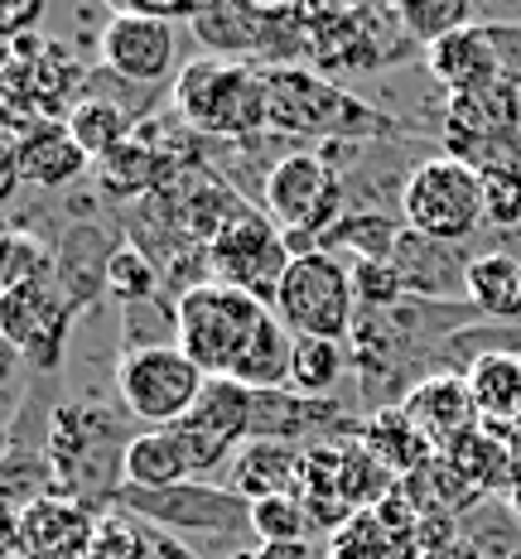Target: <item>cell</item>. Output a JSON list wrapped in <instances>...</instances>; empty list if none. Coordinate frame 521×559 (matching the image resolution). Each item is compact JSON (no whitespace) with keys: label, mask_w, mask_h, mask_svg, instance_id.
Masks as SVG:
<instances>
[{"label":"cell","mask_w":521,"mask_h":559,"mask_svg":"<svg viewBox=\"0 0 521 559\" xmlns=\"http://www.w3.org/2000/svg\"><path fill=\"white\" fill-rule=\"evenodd\" d=\"M232 559H257V550H241V555H232Z\"/></svg>","instance_id":"obj_42"},{"label":"cell","mask_w":521,"mask_h":559,"mask_svg":"<svg viewBox=\"0 0 521 559\" xmlns=\"http://www.w3.org/2000/svg\"><path fill=\"white\" fill-rule=\"evenodd\" d=\"M391 265H396L401 289L411 299H439V305H463L469 299V261L449 241H430L405 227Z\"/></svg>","instance_id":"obj_19"},{"label":"cell","mask_w":521,"mask_h":559,"mask_svg":"<svg viewBox=\"0 0 521 559\" xmlns=\"http://www.w3.org/2000/svg\"><path fill=\"white\" fill-rule=\"evenodd\" d=\"M257 559H315V550L305 545H257Z\"/></svg>","instance_id":"obj_41"},{"label":"cell","mask_w":521,"mask_h":559,"mask_svg":"<svg viewBox=\"0 0 521 559\" xmlns=\"http://www.w3.org/2000/svg\"><path fill=\"white\" fill-rule=\"evenodd\" d=\"M116 507L141 516L145 526L193 545V550H223L227 559L257 550L251 502L227 483H174V487H121Z\"/></svg>","instance_id":"obj_4"},{"label":"cell","mask_w":521,"mask_h":559,"mask_svg":"<svg viewBox=\"0 0 521 559\" xmlns=\"http://www.w3.org/2000/svg\"><path fill=\"white\" fill-rule=\"evenodd\" d=\"M5 155L15 159L20 183H34L44 193L68 189V183H78L92 169L87 150L73 140L68 121H10Z\"/></svg>","instance_id":"obj_16"},{"label":"cell","mask_w":521,"mask_h":559,"mask_svg":"<svg viewBox=\"0 0 521 559\" xmlns=\"http://www.w3.org/2000/svg\"><path fill=\"white\" fill-rule=\"evenodd\" d=\"M469 305L493 323H521V261L488 251L469 261Z\"/></svg>","instance_id":"obj_25"},{"label":"cell","mask_w":521,"mask_h":559,"mask_svg":"<svg viewBox=\"0 0 521 559\" xmlns=\"http://www.w3.org/2000/svg\"><path fill=\"white\" fill-rule=\"evenodd\" d=\"M126 247V237H116L102 223H73L58 231L54 241V285L63 289V299L73 313L97 309L111 295V261Z\"/></svg>","instance_id":"obj_15"},{"label":"cell","mask_w":521,"mask_h":559,"mask_svg":"<svg viewBox=\"0 0 521 559\" xmlns=\"http://www.w3.org/2000/svg\"><path fill=\"white\" fill-rule=\"evenodd\" d=\"M497 58H502V83L521 92V20H488Z\"/></svg>","instance_id":"obj_38"},{"label":"cell","mask_w":521,"mask_h":559,"mask_svg":"<svg viewBox=\"0 0 521 559\" xmlns=\"http://www.w3.org/2000/svg\"><path fill=\"white\" fill-rule=\"evenodd\" d=\"M73 323H78V313L54 280L0 289V333H5V347H15L34 371H44V377H54V371L63 367Z\"/></svg>","instance_id":"obj_13"},{"label":"cell","mask_w":521,"mask_h":559,"mask_svg":"<svg viewBox=\"0 0 521 559\" xmlns=\"http://www.w3.org/2000/svg\"><path fill=\"white\" fill-rule=\"evenodd\" d=\"M97 53L102 68L135 87L159 92V83L174 73L179 63V25H165L155 15H141V10L116 5L107 29L97 34Z\"/></svg>","instance_id":"obj_14"},{"label":"cell","mask_w":521,"mask_h":559,"mask_svg":"<svg viewBox=\"0 0 521 559\" xmlns=\"http://www.w3.org/2000/svg\"><path fill=\"white\" fill-rule=\"evenodd\" d=\"M323 559H425V550L415 535L391 531L377 511H357L353 521H343V526L329 535Z\"/></svg>","instance_id":"obj_28"},{"label":"cell","mask_w":521,"mask_h":559,"mask_svg":"<svg viewBox=\"0 0 521 559\" xmlns=\"http://www.w3.org/2000/svg\"><path fill=\"white\" fill-rule=\"evenodd\" d=\"M421 63L430 73V83L445 87V97H463V92H483V87L502 83V58H497L488 20L439 39L435 49H425Z\"/></svg>","instance_id":"obj_20"},{"label":"cell","mask_w":521,"mask_h":559,"mask_svg":"<svg viewBox=\"0 0 521 559\" xmlns=\"http://www.w3.org/2000/svg\"><path fill=\"white\" fill-rule=\"evenodd\" d=\"M193 483V459L174 429H145L126 449V487H174Z\"/></svg>","instance_id":"obj_27"},{"label":"cell","mask_w":521,"mask_h":559,"mask_svg":"<svg viewBox=\"0 0 521 559\" xmlns=\"http://www.w3.org/2000/svg\"><path fill=\"white\" fill-rule=\"evenodd\" d=\"M401 411L411 415V425L430 439L435 453H449L459 439H469L473 429H483L478 405L469 395V381L459 371H439V377L421 381L411 395L401 401Z\"/></svg>","instance_id":"obj_18"},{"label":"cell","mask_w":521,"mask_h":559,"mask_svg":"<svg viewBox=\"0 0 521 559\" xmlns=\"http://www.w3.org/2000/svg\"><path fill=\"white\" fill-rule=\"evenodd\" d=\"M353 371L347 362V343H329V337H295V362H289V391L319 395L329 401L339 381Z\"/></svg>","instance_id":"obj_33"},{"label":"cell","mask_w":521,"mask_h":559,"mask_svg":"<svg viewBox=\"0 0 521 559\" xmlns=\"http://www.w3.org/2000/svg\"><path fill=\"white\" fill-rule=\"evenodd\" d=\"M363 444L372 449V459L387 468L391 477H411L415 468H425V463L435 459L430 439L421 435V429L411 425V415L401 411V405H391V411H377L367 415V429H363Z\"/></svg>","instance_id":"obj_24"},{"label":"cell","mask_w":521,"mask_h":559,"mask_svg":"<svg viewBox=\"0 0 521 559\" xmlns=\"http://www.w3.org/2000/svg\"><path fill=\"white\" fill-rule=\"evenodd\" d=\"M445 459H449V468L483 497V502H493V497H512V453H507V444L493 435L488 425L473 429L469 439H459Z\"/></svg>","instance_id":"obj_26"},{"label":"cell","mask_w":521,"mask_h":559,"mask_svg":"<svg viewBox=\"0 0 521 559\" xmlns=\"http://www.w3.org/2000/svg\"><path fill=\"white\" fill-rule=\"evenodd\" d=\"M275 313L295 337H329V343H353L357 329V295L347 261L333 251H315L289 261L285 285L275 295Z\"/></svg>","instance_id":"obj_8"},{"label":"cell","mask_w":521,"mask_h":559,"mask_svg":"<svg viewBox=\"0 0 521 559\" xmlns=\"http://www.w3.org/2000/svg\"><path fill=\"white\" fill-rule=\"evenodd\" d=\"M174 435L183 439V449L193 459V483H213L217 473L227 477L232 459L251 439V386L227 377H208L199 405L174 425Z\"/></svg>","instance_id":"obj_12"},{"label":"cell","mask_w":521,"mask_h":559,"mask_svg":"<svg viewBox=\"0 0 521 559\" xmlns=\"http://www.w3.org/2000/svg\"><path fill=\"white\" fill-rule=\"evenodd\" d=\"M497 135H521V92L512 83L445 97L439 145H449V140H497Z\"/></svg>","instance_id":"obj_22"},{"label":"cell","mask_w":521,"mask_h":559,"mask_svg":"<svg viewBox=\"0 0 521 559\" xmlns=\"http://www.w3.org/2000/svg\"><path fill=\"white\" fill-rule=\"evenodd\" d=\"M411 53V34L401 29L396 10L377 5H309V63L315 73L339 83L343 73H377L396 68ZM425 58V53H421Z\"/></svg>","instance_id":"obj_6"},{"label":"cell","mask_w":521,"mask_h":559,"mask_svg":"<svg viewBox=\"0 0 521 559\" xmlns=\"http://www.w3.org/2000/svg\"><path fill=\"white\" fill-rule=\"evenodd\" d=\"M478 419L488 429H507L521 419V353H488L463 371Z\"/></svg>","instance_id":"obj_23"},{"label":"cell","mask_w":521,"mask_h":559,"mask_svg":"<svg viewBox=\"0 0 521 559\" xmlns=\"http://www.w3.org/2000/svg\"><path fill=\"white\" fill-rule=\"evenodd\" d=\"M68 131H73V140L87 150L92 165H97V159H107L111 150H121L126 140L141 135V121H135V116H126L121 107H111V102L83 97L73 111H68Z\"/></svg>","instance_id":"obj_32"},{"label":"cell","mask_w":521,"mask_h":559,"mask_svg":"<svg viewBox=\"0 0 521 559\" xmlns=\"http://www.w3.org/2000/svg\"><path fill=\"white\" fill-rule=\"evenodd\" d=\"M265 111L271 135L319 140V145H372L396 140L401 126L381 116L372 102L353 97L343 83L315 68H265Z\"/></svg>","instance_id":"obj_2"},{"label":"cell","mask_w":521,"mask_h":559,"mask_svg":"<svg viewBox=\"0 0 521 559\" xmlns=\"http://www.w3.org/2000/svg\"><path fill=\"white\" fill-rule=\"evenodd\" d=\"M483 207H488V227L497 231L521 227V169L483 174Z\"/></svg>","instance_id":"obj_37"},{"label":"cell","mask_w":521,"mask_h":559,"mask_svg":"<svg viewBox=\"0 0 521 559\" xmlns=\"http://www.w3.org/2000/svg\"><path fill=\"white\" fill-rule=\"evenodd\" d=\"M126 449H131V439H121V425L102 401L54 405V429H49L54 497L97 511V516L111 511L126 487Z\"/></svg>","instance_id":"obj_3"},{"label":"cell","mask_w":521,"mask_h":559,"mask_svg":"<svg viewBox=\"0 0 521 559\" xmlns=\"http://www.w3.org/2000/svg\"><path fill=\"white\" fill-rule=\"evenodd\" d=\"M251 531H257V545H305L315 516L299 497H265V502H251Z\"/></svg>","instance_id":"obj_35"},{"label":"cell","mask_w":521,"mask_h":559,"mask_svg":"<svg viewBox=\"0 0 521 559\" xmlns=\"http://www.w3.org/2000/svg\"><path fill=\"white\" fill-rule=\"evenodd\" d=\"M34 280H54V251L39 247L29 231H5V255H0V289L34 285Z\"/></svg>","instance_id":"obj_36"},{"label":"cell","mask_w":521,"mask_h":559,"mask_svg":"<svg viewBox=\"0 0 521 559\" xmlns=\"http://www.w3.org/2000/svg\"><path fill=\"white\" fill-rule=\"evenodd\" d=\"M44 20V0H25V5H0V34L10 39H25L34 34V25Z\"/></svg>","instance_id":"obj_39"},{"label":"cell","mask_w":521,"mask_h":559,"mask_svg":"<svg viewBox=\"0 0 521 559\" xmlns=\"http://www.w3.org/2000/svg\"><path fill=\"white\" fill-rule=\"evenodd\" d=\"M208 251V275L223 280V285H237L247 295H257L261 305L275 309V295L285 285V271H289V251H285V237L261 207H247L241 217L213 237Z\"/></svg>","instance_id":"obj_11"},{"label":"cell","mask_w":521,"mask_h":559,"mask_svg":"<svg viewBox=\"0 0 521 559\" xmlns=\"http://www.w3.org/2000/svg\"><path fill=\"white\" fill-rule=\"evenodd\" d=\"M97 511L63 502V497H44V502L25 507L10 516V555L25 559H73L87 550Z\"/></svg>","instance_id":"obj_17"},{"label":"cell","mask_w":521,"mask_h":559,"mask_svg":"<svg viewBox=\"0 0 521 559\" xmlns=\"http://www.w3.org/2000/svg\"><path fill=\"white\" fill-rule=\"evenodd\" d=\"M401 20V29L411 34L415 49H435L439 39H449V34L459 29H473L483 25V10L473 5V0H401V5H391Z\"/></svg>","instance_id":"obj_31"},{"label":"cell","mask_w":521,"mask_h":559,"mask_svg":"<svg viewBox=\"0 0 521 559\" xmlns=\"http://www.w3.org/2000/svg\"><path fill=\"white\" fill-rule=\"evenodd\" d=\"M401 223L430 241L463 247L488 227V207H483V174L469 169L454 155H430L411 174L401 189Z\"/></svg>","instance_id":"obj_7"},{"label":"cell","mask_w":521,"mask_h":559,"mask_svg":"<svg viewBox=\"0 0 521 559\" xmlns=\"http://www.w3.org/2000/svg\"><path fill=\"white\" fill-rule=\"evenodd\" d=\"M208 371L183 347H150L116 362V391L121 405L150 429H174L199 405Z\"/></svg>","instance_id":"obj_10"},{"label":"cell","mask_w":521,"mask_h":559,"mask_svg":"<svg viewBox=\"0 0 521 559\" xmlns=\"http://www.w3.org/2000/svg\"><path fill=\"white\" fill-rule=\"evenodd\" d=\"M145 559H203V555L193 550V545H183V540H174V535L150 526V555Z\"/></svg>","instance_id":"obj_40"},{"label":"cell","mask_w":521,"mask_h":559,"mask_svg":"<svg viewBox=\"0 0 521 559\" xmlns=\"http://www.w3.org/2000/svg\"><path fill=\"white\" fill-rule=\"evenodd\" d=\"M97 179L107 198H145L165 189V150H155L145 135L126 140L107 159H97Z\"/></svg>","instance_id":"obj_29"},{"label":"cell","mask_w":521,"mask_h":559,"mask_svg":"<svg viewBox=\"0 0 521 559\" xmlns=\"http://www.w3.org/2000/svg\"><path fill=\"white\" fill-rule=\"evenodd\" d=\"M150 555V526L131 511L111 507L97 516L87 540V559H145Z\"/></svg>","instance_id":"obj_34"},{"label":"cell","mask_w":521,"mask_h":559,"mask_svg":"<svg viewBox=\"0 0 521 559\" xmlns=\"http://www.w3.org/2000/svg\"><path fill=\"white\" fill-rule=\"evenodd\" d=\"M174 299H179V347L208 377L241 381L251 391L289 386L295 333L271 305L223 280H199Z\"/></svg>","instance_id":"obj_1"},{"label":"cell","mask_w":521,"mask_h":559,"mask_svg":"<svg viewBox=\"0 0 521 559\" xmlns=\"http://www.w3.org/2000/svg\"><path fill=\"white\" fill-rule=\"evenodd\" d=\"M116 347L121 357L150 347H179V299L155 295L141 305H116Z\"/></svg>","instance_id":"obj_30"},{"label":"cell","mask_w":521,"mask_h":559,"mask_svg":"<svg viewBox=\"0 0 521 559\" xmlns=\"http://www.w3.org/2000/svg\"><path fill=\"white\" fill-rule=\"evenodd\" d=\"M169 107L189 131L208 140H257L271 131L265 111V68L232 63V58L199 53L193 63L179 68L169 87Z\"/></svg>","instance_id":"obj_5"},{"label":"cell","mask_w":521,"mask_h":559,"mask_svg":"<svg viewBox=\"0 0 521 559\" xmlns=\"http://www.w3.org/2000/svg\"><path fill=\"white\" fill-rule=\"evenodd\" d=\"M305 459L309 449L275 444V439H247L241 453L232 459L223 483L247 502H265V497H299L305 487Z\"/></svg>","instance_id":"obj_21"},{"label":"cell","mask_w":521,"mask_h":559,"mask_svg":"<svg viewBox=\"0 0 521 559\" xmlns=\"http://www.w3.org/2000/svg\"><path fill=\"white\" fill-rule=\"evenodd\" d=\"M261 213L281 231H315L323 241L347 217V189L343 174L319 155V150H289L281 165L271 169L261 193Z\"/></svg>","instance_id":"obj_9"}]
</instances>
